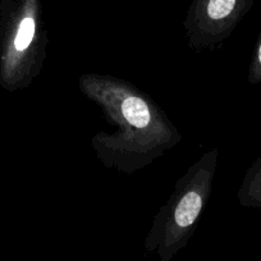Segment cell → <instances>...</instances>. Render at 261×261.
<instances>
[{"mask_svg":"<svg viewBox=\"0 0 261 261\" xmlns=\"http://www.w3.org/2000/svg\"><path fill=\"white\" fill-rule=\"evenodd\" d=\"M253 0H195L192 11L199 21L233 24L245 16Z\"/></svg>","mask_w":261,"mask_h":261,"instance_id":"obj_1","label":"cell"},{"mask_svg":"<svg viewBox=\"0 0 261 261\" xmlns=\"http://www.w3.org/2000/svg\"><path fill=\"white\" fill-rule=\"evenodd\" d=\"M201 207L202 199L200 193L195 192V191H190L188 193H186L175 209L174 220L177 227L180 229L191 227L195 223Z\"/></svg>","mask_w":261,"mask_h":261,"instance_id":"obj_2","label":"cell"},{"mask_svg":"<svg viewBox=\"0 0 261 261\" xmlns=\"http://www.w3.org/2000/svg\"><path fill=\"white\" fill-rule=\"evenodd\" d=\"M123 115L136 128H145L150 123V110L146 102L140 97H128L122 105Z\"/></svg>","mask_w":261,"mask_h":261,"instance_id":"obj_3","label":"cell"},{"mask_svg":"<svg viewBox=\"0 0 261 261\" xmlns=\"http://www.w3.org/2000/svg\"><path fill=\"white\" fill-rule=\"evenodd\" d=\"M247 200L250 205L261 207V160L255 172H252L247 185Z\"/></svg>","mask_w":261,"mask_h":261,"instance_id":"obj_4","label":"cell"},{"mask_svg":"<svg viewBox=\"0 0 261 261\" xmlns=\"http://www.w3.org/2000/svg\"><path fill=\"white\" fill-rule=\"evenodd\" d=\"M251 81L261 82V37H260V42H258L257 50H256L252 69H251Z\"/></svg>","mask_w":261,"mask_h":261,"instance_id":"obj_5","label":"cell"}]
</instances>
